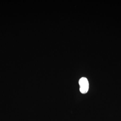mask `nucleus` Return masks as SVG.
<instances>
[{
	"mask_svg": "<svg viewBox=\"0 0 121 121\" xmlns=\"http://www.w3.org/2000/svg\"><path fill=\"white\" fill-rule=\"evenodd\" d=\"M79 84L80 92L83 94L87 93L89 89V82L87 79L84 77L81 78L79 81Z\"/></svg>",
	"mask_w": 121,
	"mask_h": 121,
	"instance_id": "nucleus-1",
	"label": "nucleus"
}]
</instances>
